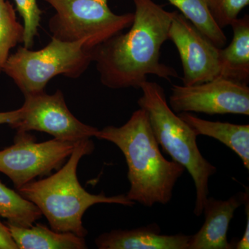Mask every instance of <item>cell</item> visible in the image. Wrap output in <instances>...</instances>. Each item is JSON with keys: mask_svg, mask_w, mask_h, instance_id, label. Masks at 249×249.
<instances>
[{"mask_svg": "<svg viewBox=\"0 0 249 249\" xmlns=\"http://www.w3.org/2000/svg\"><path fill=\"white\" fill-rule=\"evenodd\" d=\"M249 191L237 193L227 200H218L212 196L206 199L203 210L204 225L191 236L188 249H231L227 232L236 210L245 204Z\"/></svg>", "mask_w": 249, "mask_h": 249, "instance_id": "cell-11", "label": "cell"}, {"mask_svg": "<svg viewBox=\"0 0 249 249\" xmlns=\"http://www.w3.org/2000/svg\"><path fill=\"white\" fill-rule=\"evenodd\" d=\"M76 142L56 139L36 142L28 132H18L14 145L0 151V172L9 177L18 190L58 169Z\"/></svg>", "mask_w": 249, "mask_h": 249, "instance_id": "cell-7", "label": "cell"}, {"mask_svg": "<svg viewBox=\"0 0 249 249\" xmlns=\"http://www.w3.org/2000/svg\"><path fill=\"white\" fill-rule=\"evenodd\" d=\"M249 4V0H208L211 15L221 29L231 26Z\"/></svg>", "mask_w": 249, "mask_h": 249, "instance_id": "cell-20", "label": "cell"}, {"mask_svg": "<svg viewBox=\"0 0 249 249\" xmlns=\"http://www.w3.org/2000/svg\"><path fill=\"white\" fill-rule=\"evenodd\" d=\"M16 9L22 18L24 37L22 43L26 48L31 49L40 27L42 11L37 0H14Z\"/></svg>", "mask_w": 249, "mask_h": 249, "instance_id": "cell-19", "label": "cell"}, {"mask_svg": "<svg viewBox=\"0 0 249 249\" xmlns=\"http://www.w3.org/2000/svg\"><path fill=\"white\" fill-rule=\"evenodd\" d=\"M233 37L230 45L219 49L222 77L247 84L249 78V18L246 15L231 24Z\"/></svg>", "mask_w": 249, "mask_h": 249, "instance_id": "cell-14", "label": "cell"}, {"mask_svg": "<svg viewBox=\"0 0 249 249\" xmlns=\"http://www.w3.org/2000/svg\"><path fill=\"white\" fill-rule=\"evenodd\" d=\"M95 137L115 144L124 154L128 167L129 200L146 207L168 204L184 167L162 155L148 115L142 108L134 111L121 127L98 129Z\"/></svg>", "mask_w": 249, "mask_h": 249, "instance_id": "cell-2", "label": "cell"}, {"mask_svg": "<svg viewBox=\"0 0 249 249\" xmlns=\"http://www.w3.org/2000/svg\"><path fill=\"white\" fill-rule=\"evenodd\" d=\"M20 109L19 121L11 126L18 132L39 131L58 140L77 142L95 137L98 130L72 114L60 90L53 94L43 91L25 95Z\"/></svg>", "mask_w": 249, "mask_h": 249, "instance_id": "cell-8", "label": "cell"}, {"mask_svg": "<svg viewBox=\"0 0 249 249\" xmlns=\"http://www.w3.org/2000/svg\"><path fill=\"white\" fill-rule=\"evenodd\" d=\"M0 249H18L7 226L0 221Z\"/></svg>", "mask_w": 249, "mask_h": 249, "instance_id": "cell-21", "label": "cell"}, {"mask_svg": "<svg viewBox=\"0 0 249 249\" xmlns=\"http://www.w3.org/2000/svg\"><path fill=\"white\" fill-rule=\"evenodd\" d=\"M41 216L35 204L0 182V217L18 227H29Z\"/></svg>", "mask_w": 249, "mask_h": 249, "instance_id": "cell-17", "label": "cell"}, {"mask_svg": "<svg viewBox=\"0 0 249 249\" xmlns=\"http://www.w3.org/2000/svg\"><path fill=\"white\" fill-rule=\"evenodd\" d=\"M168 40L173 42L179 54L183 85L200 84L222 77L220 48L178 11L172 12Z\"/></svg>", "mask_w": 249, "mask_h": 249, "instance_id": "cell-10", "label": "cell"}, {"mask_svg": "<svg viewBox=\"0 0 249 249\" xmlns=\"http://www.w3.org/2000/svg\"><path fill=\"white\" fill-rule=\"evenodd\" d=\"M138 105L146 111L160 146L173 160L183 165L194 181L196 190L194 214L199 217L209 196V179L217 172L201 153L195 131L170 108L164 89L155 82L145 81L140 88Z\"/></svg>", "mask_w": 249, "mask_h": 249, "instance_id": "cell-4", "label": "cell"}, {"mask_svg": "<svg viewBox=\"0 0 249 249\" xmlns=\"http://www.w3.org/2000/svg\"><path fill=\"white\" fill-rule=\"evenodd\" d=\"M132 1L135 12L129 30L91 50L100 80L110 89H140L149 75L167 80L178 77L173 67L160 61V48L168 40L172 12L153 0Z\"/></svg>", "mask_w": 249, "mask_h": 249, "instance_id": "cell-1", "label": "cell"}, {"mask_svg": "<svg viewBox=\"0 0 249 249\" xmlns=\"http://www.w3.org/2000/svg\"><path fill=\"white\" fill-rule=\"evenodd\" d=\"M91 62V50L86 49L85 41L65 42L52 37L40 50L19 47L9 55L3 72L25 96L45 91L54 77L79 78Z\"/></svg>", "mask_w": 249, "mask_h": 249, "instance_id": "cell-5", "label": "cell"}, {"mask_svg": "<svg viewBox=\"0 0 249 249\" xmlns=\"http://www.w3.org/2000/svg\"><path fill=\"white\" fill-rule=\"evenodd\" d=\"M20 116V108L14 111L0 112V124H9L11 126L14 125L19 121Z\"/></svg>", "mask_w": 249, "mask_h": 249, "instance_id": "cell-23", "label": "cell"}, {"mask_svg": "<svg viewBox=\"0 0 249 249\" xmlns=\"http://www.w3.org/2000/svg\"><path fill=\"white\" fill-rule=\"evenodd\" d=\"M249 196L245 201L246 205V213L247 215V225H246L245 232L242 239L236 244V249H249Z\"/></svg>", "mask_w": 249, "mask_h": 249, "instance_id": "cell-22", "label": "cell"}, {"mask_svg": "<svg viewBox=\"0 0 249 249\" xmlns=\"http://www.w3.org/2000/svg\"><path fill=\"white\" fill-rule=\"evenodd\" d=\"M191 236L162 235L160 226L151 224L131 230H113L95 241L100 249H188Z\"/></svg>", "mask_w": 249, "mask_h": 249, "instance_id": "cell-12", "label": "cell"}, {"mask_svg": "<svg viewBox=\"0 0 249 249\" xmlns=\"http://www.w3.org/2000/svg\"><path fill=\"white\" fill-rule=\"evenodd\" d=\"M90 139L77 142L70 160L56 173L40 181H32L18 188L19 194L36 205L57 232H70L80 237L88 234L83 226V214L94 204H116L134 206L136 203L124 195L107 196L92 195L82 187L77 168L83 156L93 152Z\"/></svg>", "mask_w": 249, "mask_h": 249, "instance_id": "cell-3", "label": "cell"}, {"mask_svg": "<svg viewBox=\"0 0 249 249\" xmlns=\"http://www.w3.org/2000/svg\"><path fill=\"white\" fill-rule=\"evenodd\" d=\"M170 108L182 112L249 115V88L247 84L220 78L193 85L172 87Z\"/></svg>", "mask_w": 249, "mask_h": 249, "instance_id": "cell-9", "label": "cell"}, {"mask_svg": "<svg viewBox=\"0 0 249 249\" xmlns=\"http://www.w3.org/2000/svg\"><path fill=\"white\" fill-rule=\"evenodd\" d=\"M168 1L178 8L181 14L214 45L222 48L226 45L227 36L213 18L208 4V0Z\"/></svg>", "mask_w": 249, "mask_h": 249, "instance_id": "cell-16", "label": "cell"}, {"mask_svg": "<svg viewBox=\"0 0 249 249\" xmlns=\"http://www.w3.org/2000/svg\"><path fill=\"white\" fill-rule=\"evenodd\" d=\"M55 10L49 21L52 37L65 42L83 40L88 50L130 27L133 13L117 15L108 0H45Z\"/></svg>", "mask_w": 249, "mask_h": 249, "instance_id": "cell-6", "label": "cell"}, {"mask_svg": "<svg viewBox=\"0 0 249 249\" xmlns=\"http://www.w3.org/2000/svg\"><path fill=\"white\" fill-rule=\"evenodd\" d=\"M24 37V26L18 22L16 10L9 0H0V73L9 58L10 52Z\"/></svg>", "mask_w": 249, "mask_h": 249, "instance_id": "cell-18", "label": "cell"}, {"mask_svg": "<svg viewBox=\"0 0 249 249\" xmlns=\"http://www.w3.org/2000/svg\"><path fill=\"white\" fill-rule=\"evenodd\" d=\"M18 249H84L85 237L72 232H57L42 224L21 227L6 223Z\"/></svg>", "mask_w": 249, "mask_h": 249, "instance_id": "cell-15", "label": "cell"}, {"mask_svg": "<svg viewBox=\"0 0 249 249\" xmlns=\"http://www.w3.org/2000/svg\"><path fill=\"white\" fill-rule=\"evenodd\" d=\"M195 131L196 135L217 139L235 152L249 170V125L204 120L191 113L178 114Z\"/></svg>", "mask_w": 249, "mask_h": 249, "instance_id": "cell-13", "label": "cell"}]
</instances>
